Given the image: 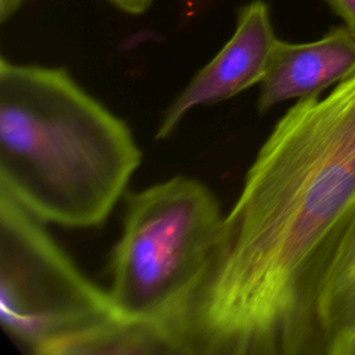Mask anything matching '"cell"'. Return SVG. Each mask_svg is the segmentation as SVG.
<instances>
[{
  "instance_id": "obj_1",
  "label": "cell",
  "mask_w": 355,
  "mask_h": 355,
  "mask_svg": "<svg viewBox=\"0 0 355 355\" xmlns=\"http://www.w3.org/2000/svg\"><path fill=\"white\" fill-rule=\"evenodd\" d=\"M355 207V73L275 123L176 327L180 355H315L312 291Z\"/></svg>"
},
{
  "instance_id": "obj_2",
  "label": "cell",
  "mask_w": 355,
  "mask_h": 355,
  "mask_svg": "<svg viewBox=\"0 0 355 355\" xmlns=\"http://www.w3.org/2000/svg\"><path fill=\"white\" fill-rule=\"evenodd\" d=\"M141 162L130 128L64 68L0 61V191L44 223L101 226Z\"/></svg>"
},
{
  "instance_id": "obj_3",
  "label": "cell",
  "mask_w": 355,
  "mask_h": 355,
  "mask_svg": "<svg viewBox=\"0 0 355 355\" xmlns=\"http://www.w3.org/2000/svg\"><path fill=\"white\" fill-rule=\"evenodd\" d=\"M125 200L108 295L121 316L165 327L178 348L176 327L207 277L225 214L216 196L187 176L129 193Z\"/></svg>"
},
{
  "instance_id": "obj_4",
  "label": "cell",
  "mask_w": 355,
  "mask_h": 355,
  "mask_svg": "<svg viewBox=\"0 0 355 355\" xmlns=\"http://www.w3.org/2000/svg\"><path fill=\"white\" fill-rule=\"evenodd\" d=\"M121 315L35 218L0 191V322L36 355ZM123 318V316H122Z\"/></svg>"
},
{
  "instance_id": "obj_5",
  "label": "cell",
  "mask_w": 355,
  "mask_h": 355,
  "mask_svg": "<svg viewBox=\"0 0 355 355\" xmlns=\"http://www.w3.org/2000/svg\"><path fill=\"white\" fill-rule=\"evenodd\" d=\"M277 40L266 3L254 0L241 8L234 33L169 104L155 139H166L196 107L226 101L259 85Z\"/></svg>"
},
{
  "instance_id": "obj_6",
  "label": "cell",
  "mask_w": 355,
  "mask_h": 355,
  "mask_svg": "<svg viewBox=\"0 0 355 355\" xmlns=\"http://www.w3.org/2000/svg\"><path fill=\"white\" fill-rule=\"evenodd\" d=\"M355 73V35L345 26L306 43L277 40L259 83L257 108L266 112L288 100L320 94Z\"/></svg>"
},
{
  "instance_id": "obj_7",
  "label": "cell",
  "mask_w": 355,
  "mask_h": 355,
  "mask_svg": "<svg viewBox=\"0 0 355 355\" xmlns=\"http://www.w3.org/2000/svg\"><path fill=\"white\" fill-rule=\"evenodd\" d=\"M315 355H345L355 337V207L327 247L312 291Z\"/></svg>"
},
{
  "instance_id": "obj_8",
  "label": "cell",
  "mask_w": 355,
  "mask_h": 355,
  "mask_svg": "<svg viewBox=\"0 0 355 355\" xmlns=\"http://www.w3.org/2000/svg\"><path fill=\"white\" fill-rule=\"evenodd\" d=\"M178 354L169 331L155 323L115 318L62 343L54 355Z\"/></svg>"
},
{
  "instance_id": "obj_9",
  "label": "cell",
  "mask_w": 355,
  "mask_h": 355,
  "mask_svg": "<svg viewBox=\"0 0 355 355\" xmlns=\"http://www.w3.org/2000/svg\"><path fill=\"white\" fill-rule=\"evenodd\" d=\"M331 10L344 21V25L355 35V0H326Z\"/></svg>"
},
{
  "instance_id": "obj_10",
  "label": "cell",
  "mask_w": 355,
  "mask_h": 355,
  "mask_svg": "<svg viewBox=\"0 0 355 355\" xmlns=\"http://www.w3.org/2000/svg\"><path fill=\"white\" fill-rule=\"evenodd\" d=\"M118 8L129 14H141L144 12L154 0H108Z\"/></svg>"
},
{
  "instance_id": "obj_11",
  "label": "cell",
  "mask_w": 355,
  "mask_h": 355,
  "mask_svg": "<svg viewBox=\"0 0 355 355\" xmlns=\"http://www.w3.org/2000/svg\"><path fill=\"white\" fill-rule=\"evenodd\" d=\"M26 0H0V18L1 22H6Z\"/></svg>"
},
{
  "instance_id": "obj_12",
  "label": "cell",
  "mask_w": 355,
  "mask_h": 355,
  "mask_svg": "<svg viewBox=\"0 0 355 355\" xmlns=\"http://www.w3.org/2000/svg\"><path fill=\"white\" fill-rule=\"evenodd\" d=\"M345 355H355V337L354 340L351 341V344L348 345V349H347V354Z\"/></svg>"
}]
</instances>
